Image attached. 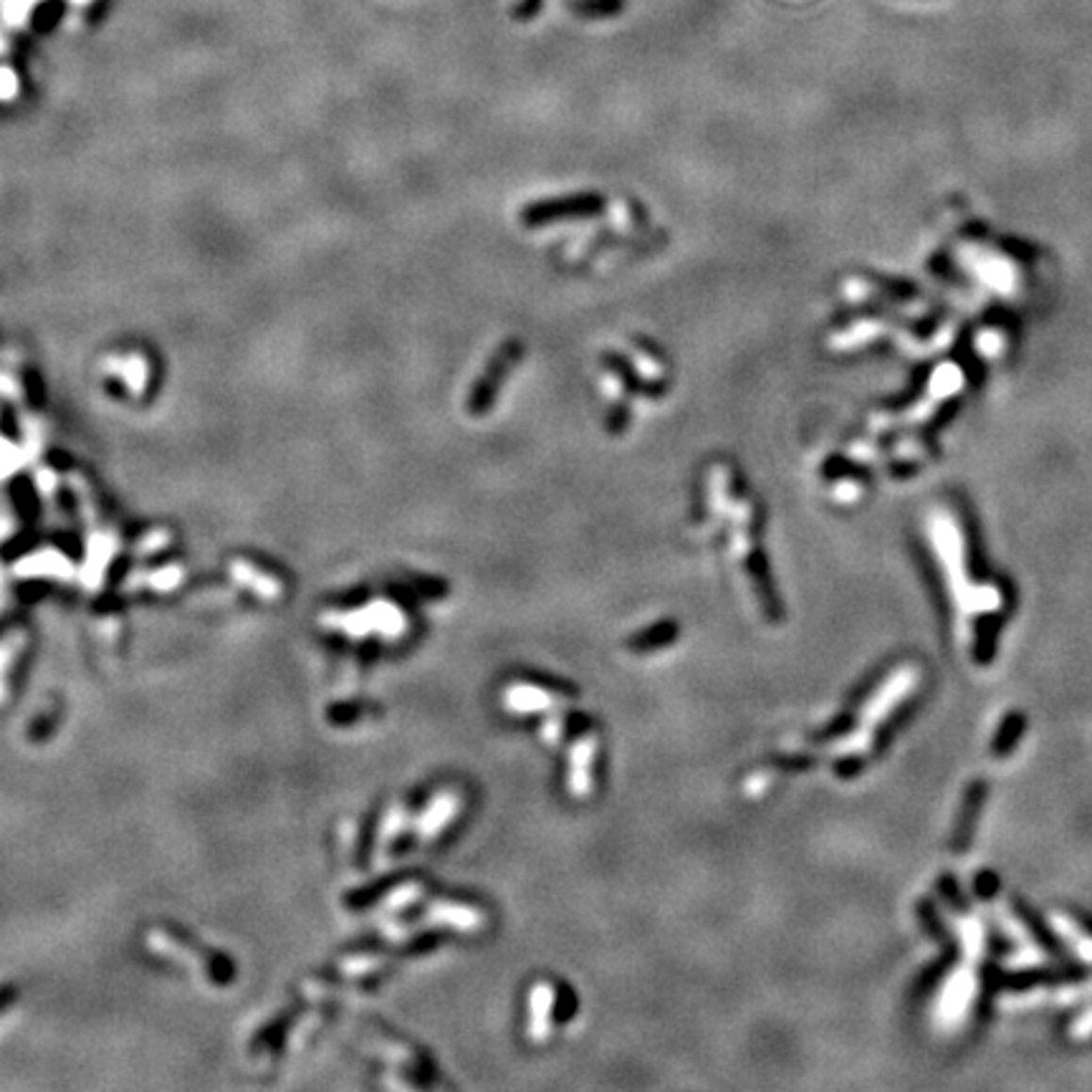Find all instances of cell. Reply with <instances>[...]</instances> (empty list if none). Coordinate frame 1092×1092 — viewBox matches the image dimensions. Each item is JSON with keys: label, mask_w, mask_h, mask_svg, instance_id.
<instances>
[{"label": "cell", "mask_w": 1092, "mask_h": 1092, "mask_svg": "<svg viewBox=\"0 0 1092 1092\" xmlns=\"http://www.w3.org/2000/svg\"><path fill=\"white\" fill-rule=\"evenodd\" d=\"M523 344L519 339H504L491 355V359L483 367L481 377L475 380L473 389L466 400V410L471 418H483L488 415L499 397V389L504 385L508 374L514 372V367L521 362Z\"/></svg>", "instance_id": "cell-1"}, {"label": "cell", "mask_w": 1092, "mask_h": 1092, "mask_svg": "<svg viewBox=\"0 0 1092 1092\" xmlns=\"http://www.w3.org/2000/svg\"><path fill=\"white\" fill-rule=\"evenodd\" d=\"M604 207V198L600 192L582 190L570 192V195H556V198L537 200L521 210V223L526 228H541V225H554L562 221H582V218H594L602 213Z\"/></svg>", "instance_id": "cell-2"}, {"label": "cell", "mask_w": 1092, "mask_h": 1092, "mask_svg": "<svg viewBox=\"0 0 1092 1092\" xmlns=\"http://www.w3.org/2000/svg\"><path fill=\"white\" fill-rule=\"evenodd\" d=\"M627 420H630V407L625 403H618L612 407L610 415H607V420H604V430L610 436H620L627 428Z\"/></svg>", "instance_id": "cell-3"}, {"label": "cell", "mask_w": 1092, "mask_h": 1092, "mask_svg": "<svg viewBox=\"0 0 1092 1092\" xmlns=\"http://www.w3.org/2000/svg\"><path fill=\"white\" fill-rule=\"evenodd\" d=\"M13 87H16V84H13V76L6 72H0V94L8 96L10 91H13Z\"/></svg>", "instance_id": "cell-4"}]
</instances>
